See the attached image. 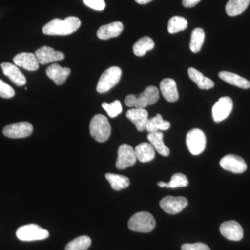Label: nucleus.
Listing matches in <instances>:
<instances>
[{"label":"nucleus","mask_w":250,"mask_h":250,"mask_svg":"<svg viewBox=\"0 0 250 250\" xmlns=\"http://www.w3.org/2000/svg\"><path fill=\"white\" fill-rule=\"evenodd\" d=\"M81 26L80 18L69 16L65 19L54 18L42 27V32L46 35L67 36L78 30Z\"/></svg>","instance_id":"f257e3e1"},{"label":"nucleus","mask_w":250,"mask_h":250,"mask_svg":"<svg viewBox=\"0 0 250 250\" xmlns=\"http://www.w3.org/2000/svg\"><path fill=\"white\" fill-rule=\"evenodd\" d=\"M159 98V90L156 87L150 85L140 94L139 97L134 95H127L125 98V103L128 107L145 108L155 104Z\"/></svg>","instance_id":"f03ea898"},{"label":"nucleus","mask_w":250,"mask_h":250,"mask_svg":"<svg viewBox=\"0 0 250 250\" xmlns=\"http://www.w3.org/2000/svg\"><path fill=\"white\" fill-rule=\"evenodd\" d=\"M90 132L95 141L104 143L109 139L111 127L107 118L102 114L95 115L90 123Z\"/></svg>","instance_id":"7ed1b4c3"},{"label":"nucleus","mask_w":250,"mask_h":250,"mask_svg":"<svg viewBox=\"0 0 250 250\" xmlns=\"http://www.w3.org/2000/svg\"><path fill=\"white\" fill-rule=\"evenodd\" d=\"M128 227L135 232L149 233L155 228L156 220L148 212H139L129 219Z\"/></svg>","instance_id":"20e7f679"},{"label":"nucleus","mask_w":250,"mask_h":250,"mask_svg":"<svg viewBox=\"0 0 250 250\" xmlns=\"http://www.w3.org/2000/svg\"><path fill=\"white\" fill-rule=\"evenodd\" d=\"M49 233L45 229L35 224H29L18 228L16 236L22 241H41L48 238Z\"/></svg>","instance_id":"39448f33"},{"label":"nucleus","mask_w":250,"mask_h":250,"mask_svg":"<svg viewBox=\"0 0 250 250\" xmlns=\"http://www.w3.org/2000/svg\"><path fill=\"white\" fill-rule=\"evenodd\" d=\"M122 70L120 67L113 66L109 67L103 72L100 77L98 85L97 91L99 93H105L112 88L118 84L121 80Z\"/></svg>","instance_id":"423d86ee"},{"label":"nucleus","mask_w":250,"mask_h":250,"mask_svg":"<svg viewBox=\"0 0 250 250\" xmlns=\"http://www.w3.org/2000/svg\"><path fill=\"white\" fill-rule=\"evenodd\" d=\"M187 146L192 155H199L205 151L207 146L205 134L200 129L189 131L187 135Z\"/></svg>","instance_id":"0eeeda50"},{"label":"nucleus","mask_w":250,"mask_h":250,"mask_svg":"<svg viewBox=\"0 0 250 250\" xmlns=\"http://www.w3.org/2000/svg\"><path fill=\"white\" fill-rule=\"evenodd\" d=\"M34 131L32 125L27 122L13 123L5 126L3 134L11 139H23L28 137Z\"/></svg>","instance_id":"6e6552de"},{"label":"nucleus","mask_w":250,"mask_h":250,"mask_svg":"<svg viewBox=\"0 0 250 250\" xmlns=\"http://www.w3.org/2000/svg\"><path fill=\"white\" fill-rule=\"evenodd\" d=\"M233 104L229 97H223L219 99L212 108V116L215 123L226 119L232 111Z\"/></svg>","instance_id":"1a4fd4ad"},{"label":"nucleus","mask_w":250,"mask_h":250,"mask_svg":"<svg viewBox=\"0 0 250 250\" xmlns=\"http://www.w3.org/2000/svg\"><path fill=\"white\" fill-rule=\"evenodd\" d=\"M136 161L137 159H136V154L131 146L127 144H123L120 146L116 164L117 168L119 170H124L134 166Z\"/></svg>","instance_id":"9d476101"},{"label":"nucleus","mask_w":250,"mask_h":250,"mask_svg":"<svg viewBox=\"0 0 250 250\" xmlns=\"http://www.w3.org/2000/svg\"><path fill=\"white\" fill-rule=\"evenodd\" d=\"M188 200L184 197L167 196L160 202V207L166 213L175 215L180 213L187 207Z\"/></svg>","instance_id":"9b49d317"},{"label":"nucleus","mask_w":250,"mask_h":250,"mask_svg":"<svg viewBox=\"0 0 250 250\" xmlns=\"http://www.w3.org/2000/svg\"><path fill=\"white\" fill-rule=\"evenodd\" d=\"M220 165L224 170L229 171L233 173H243L246 171V161L241 156L229 154L224 156L220 161Z\"/></svg>","instance_id":"f8f14e48"},{"label":"nucleus","mask_w":250,"mask_h":250,"mask_svg":"<svg viewBox=\"0 0 250 250\" xmlns=\"http://www.w3.org/2000/svg\"><path fill=\"white\" fill-rule=\"evenodd\" d=\"M220 231L225 238L229 241H239L243 238V229L241 225L233 220L222 223Z\"/></svg>","instance_id":"ddd939ff"},{"label":"nucleus","mask_w":250,"mask_h":250,"mask_svg":"<svg viewBox=\"0 0 250 250\" xmlns=\"http://www.w3.org/2000/svg\"><path fill=\"white\" fill-rule=\"evenodd\" d=\"M35 54L41 65H46L49 62H58L65 59V55L62 52L54 50L48 46H43L38 49Z\"/></svg>","instance_id":"4468645a"},{"label":"nucleus","mask_w":250,"mask_h":250,"mask_svg":"<svg viewBox=\"0 0 250 250\" xmlns=\"http://www.w3.org/2000/svg\"><path fill=\"white\" fill-rule=\"evenodd\" d=\"M15 65L29 71H36L39 68V62L35 54L22 52L14 58Z\"/></svg>","instance_id":"2eb2a0df"},{"label":"nucleus","mask_w":250,"mask_h":250,"mask_svg":"<svg viewBox=\"0 0 250 250\" xmlns=\"http://www.w3.org/2000/svg\"><path fill=\"white\" fill-rule=\"evenodd\" d=\"M70 73L71 70L70 68L62 67L57 63L53 64L46 69L47 77L58 85L63 84Z\"/></svg>","instance_id":"dca6fc26"},{"label":"nucleus","mask_w":250,"mask_h":250,"mask_svg":"<svg viewBox=\"0 0 250 250\" xmlns=\"http://www.w3.org/2000/svg\"><path fill=\"white\" fill-rule=\"evenodd\" d=\"M1 67L2 69L3 73L6 77H9L15 84L18 86H22L27 83L25 77L19 70L17 65H14L11 62H2L1 64Z\"/></svg>","instance_id":"f3484780"},{"label":"nucleus","mask_w":250,"mask_h":250,"mask_svg":"<svg viewBox=\"0 0 250 250\" xmlns=\"http://www.w3.org/2000/svg\"><path fill=\"white\" fill-rule=\"evenodd\" d=\"M126 117L136 126L139 131L146 130L148 121V112L145 108H131L126 112Z\"/></svg>","instance_id":"a211bd4d"},{"label":"nucleus","mask_w":250,"mask_h":250,"mask_svg":"<svg viewBox=\"0 0 250 250\" xmlns=\"http://www.w3.org/2000/svg\"><path fill=\"white\" fill-rule=\"evenodd\" d=\"M160 90L164 98L170 103H174L179 99L178 90L175 81L170 78L164 79L160 83Z\"/></svg>","instance_id":"6ab92c4d"},{"label":"nucleus","mask_w":250,"mask_h":250,"mask_svg":"<svg viewBox=\"0 0 250 250\" xmlns=\"http://www.w3.org/2000/svg\"><path fill=\"white\" fill-rule=\"evenodd\" d=\"M123 23L121 22H114L102 26L97 31V36L102 40H108L111 38L118 37L123 32Z\"/></svg>","instance_id":"aec40b11"},{"label":"nucleus","mask_w":250,"mask_h":250,"mask_svg":"<svg viewBox=\"0 0 250 250\" xmlns=\"http://www.w3.org/2000/svg\"><path fill=\"white\" fill-rule=\"evenodd\" d=\"M188 74L190 80L195 82L200 89L208 90L214 86V82L213 81L205 77L201 72L198 71L194 67H190L188 70Z\"/></svg>","instance_id":"412c9836"},{"label":"nucleus","mask_w":250,"mask_h":250,"mask_svg":"<svg viewBox=\"0 0 250 250\" xmlns=\"http://www.w3.org/2000/svg\"><path fill=\"white\" fill-rule=\"evenodd\" d=\"M147 139L156 152L164 156H169L170 149L164 143V134L161 131L149 133L147 135Z\"/></svg>","instance_id":"4be33fe9"},{"label":"nucleus","mask_w":250,"mask_h":250,"mask_svg":"<svg viewBox=\"0 0 250 250\" xmlns=\"http://www.w3.org/2000/svg\"><path fill=\"white\" fill-rule=\"evenodd\" d=\"M134 151L136 159L141 163L149 162L155 157V149L150 143H141L136 146Z\"/></svg>","instance_id":"5701e85b"},{"label":"nucleus","mask_w":250,"mask_h":250,"mask_svg":"<svg viewBox=\"0 0 250 250\" xmlns=\"http://www.w3.org/2000/svg\"><path fill=\"white\" fill-rule=\"evenodd\" d=\"M218 76L224 82L238 88H243V89H248L250 88V81L232 72L222 71L219 73Z\"/></svg>","instance_id":"b1692460"},{"label":"nucleus","mask_w":250,"mask_h":250,"mask_svg":"<svg viewBox=\"0 0 250 250\" xmlns=\"http://www.w3.org/2000/svg\"><path fill=\"white\" fill-rule=\"evenodd\" d=\"M170 122L164 121L161 115L156 114L155 116L150 119H148L146 130H147L149 133L166 131V130L170 129Z\"/></svg>","instance_id":"393cba45"},{"label":"nucleus","mask_w":250,"mask_h":250,"mask_svg":"<svg viewBox=\"0 0 250 250\" xmlns=\"http://www.w3.org/2000/svg\"><path fill=\"white\" fill-rule=\"evenodd\" d=\"M250 0H229L226 5L227 14L229 16H236L244 12L248 7Z\"/></svg>","instance_id":"a878e982"},{"label":"nucleus","mask_w":250,"mask_h":250,"mask_svg":"<svg viewBox=\"0 0 250 250\" xmlns=\"http://www.w3.org/2000/svg\"><path fill=\"white\" fill-rule=\"evenodd\" d=\"M154 47V42L148 36L140 39L133 47V52L137 57H143L148 51L152 50Z\"/></svg>","instance_id":"bb28decb"},{"label":"nucleus","mask_w":250,"mask_h":250,"mask_svg":"<svg viewBox=\"0 0 250 250\" xmlns=\"http://www.w3.org/2000/svg\"><path fill=\"white\" fill-rule=\"evenodd\" d=\"M205 39V31L201 28H196L192 31L190 37V49L194 53L201 50Z\"/></svg>","instance_id":"cd10ccee"},{"label":"nucleus","mask_w":250,"mask_h":250,"mask_svg":"<svg viewBox=\"0 0 250 250\" xmlns=\"http://www.w3.org/2000/svg\"><path fill=\"white\" fill-rule=\"evenodd\" d=\"M106 179L109 182L112 188L115 190L126 188L130 184L129 178L120 174L107 173L106 174Z\"/></svg>","instance_id":"c85d7f7f"},{"label":"nucleus","mask_w":250,"mask_h":250,"mask_svg":"<svg viewBox=\"0 0 250 250\" xmlns=\"http://www.w3.org/2000/svg\"><path fill=\"white\" fill-rule=\"evenodd\" d=\"M188 185V180L187 176L182 173H176L172 176L170 182H159L158 186L161 188H176L187 187Z\"/></svg>","instance_id":"c756f323"},{"label":"nucleus","mask_w":250,"mask_h":250,"mask_svg":"<svg viewBox=\"0 0 250 250\" xmlns=\"http://www.w3.org/2000/svg\"><path fill=\"white\" fill-rule=\"evenodd\" d=\"M91 245L90 237L82 236L67 243L65 250H87Z\"/></svg>","instance_id":"7c9ffc66"},{"label":"nucleus","mask_w":250,"mask_h":250,"mask_svg":"<svg viewBox=\"0 0 250 250\" xmlns=\"http://www.w3.org/2000/svg\"><path fill=\"white\" fill-rule=\"evenodd\" d=\"M188 27L187 19L181 16H174L170 18L167 24V31L170 34H175L185 30Z\"/></svg>","instance_id":"2f4dec72"},{"label":"nucleus","mask_w":250,"mask_h":250,"mask_svg":"<svg viewBox=\"0 0 250 250\" xmlns=\"http://www.w3.org/2000/svg\"><path fill=\"white\" fill-rule=\"evenodd\" d=\"M102 106L106 111L108 116L111 118L118 116L123 111V106L119 100H115L111 103H104Z\"/></svg>","instance_id":"473e14b6"},{"label":"nucleus","mask_w":250,"mask_h":250,"mask_svg":"<svg viewBox=\"0 0 250 250\" xmlns=\"http://www.w3.org/2000/svg\"><path fill=\"white\" fill-rule=\"evenodd\" d=\"M15 95V90L12 87L0 80V97L5 99L13 98Z\"/></svg>","instance_id":"72a5a7b5"},{"label":"nucleus","mask_w":250,"mask_h":250,"mask_svg":"<svg viewBox=\"0 0 250 250\" xmlns=\"http://www.w3.org/2000/svg\"><path fill=\"white\" fill-rule=\"evenodd\" d=\"M84 4L95 11H103L106 7L104 0H83Z\"/></svg>","instance_id":"f704fd0d"},{"label":"nucleus","mask_w":250,"mask_h":250,"mask_svg":"<svg viewBox=\"0 0 250 250\" xmlns=\"http://www.w3.org/2000/svg\"><path fill=\"white\" fill-rule=\"evenodd\" d=\"M182 250H211L209 247L205 243H196L189 244L186 243L182 246Z\"/></svg>","instance_id":"c9c22d12"},{"label":"nucleus","mask_w":250,"mask_h":250,"mask_svg":"<svg viewBox=\"0 0 250 250\" xmlns=\"http://www.w3.org/2000/svg\"><path fill=\"white\" fill-rule=\"evenodd\" d=\"M201 0H183L182 1V4L184 7L186 8H192L193 6H196Z\"/></svg>","instance_id":"e433bc0d"},{"label":"nucleus","mask_w":250,"mask_h":250,"mask_svg":"<svg viewBox=\"0 0 250 250\" xmlns=\"http://www.w3.org/2000/svg\"><path fill=\"white\" fill-rule=\"evenodd\" d=\"M135 1L139 4H146L153 1V0H135Z\"/></svg>","instance_id":"4c0bfd02"}]
</instances>
